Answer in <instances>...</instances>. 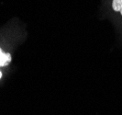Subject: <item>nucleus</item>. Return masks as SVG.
I'll use <instances>...</instances> for the list:
<instances>
[{
    "instance_id": "nucleus-1",
    "label": "nucleus",
    "mask_w": 122,
    "mask_h": 115,
    "mask_svg": "<svg viewBox=\"0 0 122 115\" xmlns=\"http://www.w3.org/2000/svg\"><path fill=\"white\" fill-rule=\"evenodd\" d=\"M111 6L113 10L122 17V0H112Z\"/></svg>"
},
{
    "instance_id": "nucleus-2",
    "label": "nucleus",
    "mask_w": 122,
    "mask_h": 115,
    "mask_svg": "<svg viewBox=\"0 0 122 115\" xmlns=\"http://www.w3.org/2000/svg\"><path fill=\"white\" fill-rule=\"evenodd\" d=\"M11 61L10 54H4L0 49V66H5Z\"/></svg>"
},
{
    "instance_id": "nucleus-3",
    "label": "nucleus",
    "mask_w": 122,
    "mask_h": 115,
    "mask_svg": "<svg viewBox=\"0 0 122 115\" xmlns=\"http://www.w3.org/2000/svg\"><path fill=\"white\" fill-rule=\"evenodd\" d=\"M1 77H2V73L0 72V78H1Z\"/></svg>"
}]
</instances>
